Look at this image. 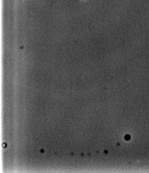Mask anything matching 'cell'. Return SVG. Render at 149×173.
I'll list each match as a JSON object with an SVG mask.
<instances>
[{
    "mask_svg": "<svg viewBox=\"0 0 149 173\" xmlns=\"http://www.w3.org/2000/svg\"><path fill=\"white\" fill-rule=\"evenodd\" d=\"M130 136L129 135H126V140H129L130 139Z\"/></svg>",
    "mask_w": 149,
    "mask_h": 173,
    "instance_id": "1",
    "label": "cell"
}]
</instances>
